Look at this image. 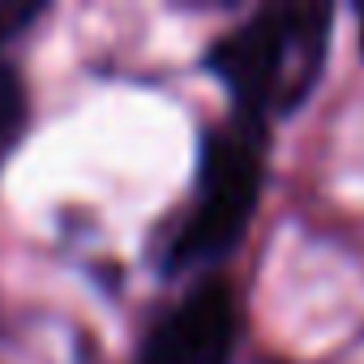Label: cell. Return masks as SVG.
I'll list each match as a JSON object with an SVG mask.
<instances>
[{
  "label": "cell",
  "instance_id": "obj_1",
  "mask_svg": "<svg viewBox=\"0 0 364 364\" xmlns=\"http://www.w3.org/2000/svg\"><path fill=\"white\" fill-rule=\"evenodd\" d=\"M330 26V5H266L210 43L206 69L228 86L240 120L262 129L309 99L326 65Z\"/></svg>",
  "mask_w": 364,
  "mask_h": 364
},
{
  "label": "cell",
  "instance_id": "obj_2",
  "mask_svg": "<svg viewBox=\"0 0 364 364\" xmlns=\"http://www.w3.org/2000/svg\"><path fill=\"white\" fill-rule=\"evenodd\" d=\"M262 198V150L253 124L215 129L202 141L198 193L180 219L167 253V270H202L223 262L249 232Z\"/></svg>",
  "mask_w": 364,
  "mask_h": 364
},
{
  "label": "cell",
  "instance_id": "obj_3",
  "mask_svg": "<svg viewBox=\"0 0 364 364\" xmlns=\"http://www.w3.org/2000/svg\"><path fill=\"white\" fill-rule=\"evenodd\" d=\"M236 291L228 279H202L146 338L141 364H228L236 347Z\"/></svg>",
  "mask_w": 364,
  "mask_h": 364
},
{
  "label": "cell",
  "instance_id": "obj_4",
  "mask_svg": "<svg viewBox=\"0 0 364 364\" xmlns=\"http://www.w3.org/2000/svg\"><path fill=\"white\" fill-rule=\"evenodd\" d=\"M26 129V86H22V73L0 60V154H5Z\"/></svg>",
  "mask_w": 364,
  "mask_h": 364
}]
</instances>
